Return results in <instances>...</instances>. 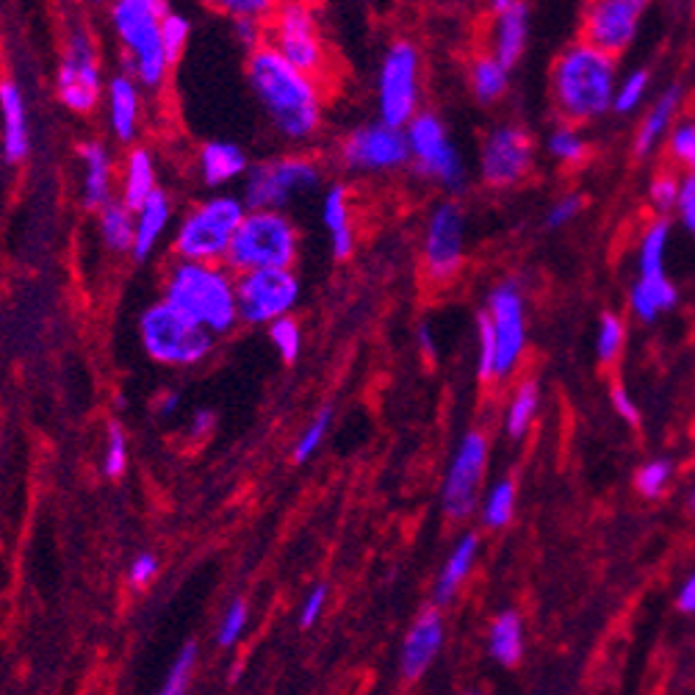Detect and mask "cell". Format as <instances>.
Here are the masks:
<instances>
[{
    "instance_id": "obj_54",
    "label": "cell",
    "mask_w": 695,
    "mask_h": 695,
    "mask_svg": "<svg viewBox=\"0 0 695 695\" xmlns=\"http://www.w3.org/2000/svg\"><path fill=\"white\" fill-rule=\"evenodd\" d=\"M651 200L660 208H671L673 203H679V186L673 183V178H660L651 186Z\"/></svg>"
},
{
    "instance_id": "obj_7",
    "label": "cell",
    "mask_w": 695,
    "mask_h": 695,
    "mask_svg": "<svg viewBox=\"0 0 695 695\" xmlns=\"http://www.w3.org/2000/svg\"><path fill=\"white\" fill-rule=\"evenodd\" d=\"M139 338L144 352L164 366H194L214 347V336L200 324L186 319L161 300L150 305L139 319Z\"/></svg>"
},
{
    "instance_id": "obj_2",
    "label": "cell",
    "mask_w": 695,
    "mask_h": 695,
    "mask_svg": "<svg viewBox=\"0 0 695 695\" xmlns=\"http://www.w3.org/2000/svg\"><path fill=\"white\" fill-rule=\"evenodd\" d=\"M164 302L200 324L211 336L228 333L239 322L236 277L219 264L178 261L169 269Z\"/></svg>"
},
{
    "instance_id": "obj_21",
    "label": "cell",
    "mask_w": 695,
    "mask_h": 695,
    "mask_svg": "<svg viewBox=\"0 0 695 695\" xmlns=\"http://www.w3.org/2000/svg\"><path fill=\"white\" fill-rule=\"evenodd\" d=\"M493 12L499 14L496 42H493L496 56L493 59L499 61L504 70H510L527 45V6L513 3V0H499V3H493Z\"/></svg>"
},
{
    "instance_id": "obj_61",
    "label": "cell",
    "mask_w": 695,
    "mask_h": 695,
    "mask_svg": "<svg viewBox=\"0 0 695 695\" xmlns=\"http://www.w3.org/2000/svg\"><path fill=\"white\" fill-rule=\"evenodd\" d=\"M693 507H695V493H693Z\"/></svg>"
},
{
    "instance_id": "obj_37",
    "label": "cell",
    "mask_w": 695,
    "mask_h": 695,
    "mask_svg": "<svg viewBox=\"0 0 695 695\" xmlns=\"http://www.w3.org/2000/svg\"><path fill=\"white\" fill-rule=\"evenodd\" d=\"M189 34H192V23H189L183 14L169 9V12L164 14V20H161V45H164L169 64L183 56L186 42H189Z\"/></svg>"
},
{
    "instance_id": "obj_4",
    "label": "cell",
    "mask_w": 695,
    "mask_h": 695,
    "mask_svg": "<svg viewBox=\"0 0 695 695\" xmlns=\"http://www.w3.org/2000/svg\"><path fill=\"white\" fill-rule=\"evenodd\" d=\"M554 89L565 114L576 120H588L607 111L615 89V67L610 56L590 45L571 48L557 64Z\"/></svg>"
},
{
    "instance_id": "obj_46",
    "label": "cell",
    "mask_w": 695,
    "mask_h": 695,
    "mask_svg": "<svg viewBox=\"0 0 695 695\" xmlns=\"http://www.w3.org/2000/svg\"><path fill=\"white\" fill-rule=\"evenodd\" d=\"M222 12H228L236 20H261L266 12H275V6L269 0H225V3H216Z\"/></svg>"
},
{
    "instance_id": "obj_32",
    "label": "cell",
    "mask_w": 695,
    "mask_h": 695,
    "mask_svg": "<svg viewBox=\"0 0 695 695\" xmlns=\"http://www.w3.org/2000/svg\"><path fill=\"white\" fill-rule=\"evenodd\" d=\"M679 100H682V89H679V86H673V89H668V92L657 100V106L648 111V117L643 120V128H640V133H637V142H635L637 156H646L648 150L654 147V142L660 139L662 131L668 128V122H671L673 111H676V106H679Z\"/></svg>"
},
{
    "instance_id": "obj_12",
    "label": "cell",
    "mask_w": 695,
    "mask_h": 695,
    "mask_svg": "<svg viewBox=\"0 0 695 695\" xmlns=\"http://www.w3.org/2000/svg\"><path fill=\"white\" fill-rule=\"evenodd\" d=\"M408 147L410 158L416 161V167L430 175V178L441 180L449 189H460L463 186V161L457 156L455 144L449 142L446 136L444 122L432 114H419L413 117L408 125Z\"/></svg>"
},
{
    "instance_id": "obj_26",
    "label": "cell",
    "mask_w": 695,
    "mask_h": 695,
    "mask_svg": "<svg viewBox=\"0 0 695 695\" xmlns=\"http://www.w3.org/2000/svg\"><path fill=\"white\" fill-rule=\"evenodd\" d=\"M84 158V203L89 208H106L111 203V158L97 142L81 144Z\"/></svg>"
},
{
    "instance_id": "obj_36",
    "label": "cell",
    "mask_w": 695,
    "mask_h": 695,
    "mask_svg": "<svg viewBox=\"0 0 695 695\" xmlns=\"http://www.w3.org/2000/svg\"><path fill=\"white\" fill-rule=\"evenodd\" d=\"M535 410H538V388H535V383H524L518 388L510 410H507V432H510V438H521L527 432Z\"/></svg>"
},
{
    "instance_id": "obj_28",
    "label": "cell",
    "mask_w": 695,
    "mask_h": 695,
    "mask_svg": "<svg viewBox=\"0 0 695 695\" xmlns=\"http://www.w3.org/2000/svg\"><path fill=\"white\" fill-rule=\"evenodd\" d=\"M322 216H324V228L330 233V241H333V255L338 261L349 258L352 252V225H349V203L347 192L341 186H330L327 194H324L322 203Z\"/></svg>"
},
{
    "instance_id": "obj_42",
    "label": "cell",
    "mask_w": 695,
    "mask_h": 695,
    "mask_svg": "<svg viewBox=\"0 0 695 695\" xmlns=\"http://www.w3.org/2000/svg\"><path fill=\"white\" fill-rule=\"evenodd\" d=\"M671 471L673 466L668 460H651L648 466H643L637 471V491L643 493V496H648V499L660 496L662 488L668 485Z\"/></svg>"
},
{
    "instance_id": "obj_22",
    "label": "cell",
    "mask_w": 695,
    "mask_h": 695,
    "mask_svg": "<svg viewBox=\"0 0 695 695\" xmlns=\"http://www.w3.org/2000/svg\"><path fill=\"white\" fill-rule=\"evenodd\" d=\"M0 114H3V153L6 161H23L28 153V128H25L23 92L14 81L0 84Z\"/></svg>"
},
{
    "instance_id": "obj_27",
    "label": "cell",
    "mask_w": 695,
    "mask_h": 695,
    "mask_svg": "<svg viewBox=\"0 0 695 695\" xmlns=\"http://www.w3.org/2000/svg\"><path fill=\"white\" fill-rule=\"evenodd\" d=\"M156 164L147 150H133L125 164V183H122V203L131 208L133 214L156 194Z\"/></svg>"
},
{
    "instance_id": "obj_11",
    "label": "cell",
    "mask_w": 695,
    "mask_h": 695,
    "mask_svg": "<svg viewBox=\"0 0 695 695\" xmlns=\"http://www.w3.org/2000/svg\"><path fill=\"white\" fill-rule=\"evenodd\" d=\"M377 95L385 125L402 128L413 122L419 103V53L410 42H396L385 53Z\"/></svg>"
},
{
    "instance_id": "obj_18",
    "label": "cell",
    "mask_w": 695,
    "mask_h": 695,
    "mask_svg": "<svg viewBox=\"0 0 695 695\" xmlns=\"http://www.w3.org/2000/svg\"><path fill=\"white\" fill-rule=\"evenodd\" d=\"M532 161V144L518 128H499L482 147V175L491 186H510L527 175Z\"/></svg>"
},
{
    "instance_id": "obj_57",
    "label": "cell",
    "mask_w": 695,
    "mask_h": 695,
    "mask_svg": "<svg viewBox=\"0 0 695 695\" xmlns=\"http://www.w3.org/2000/svg\"><path fill=\"white\" fill-rule=\"evenodd\" d=\"M211 427H214V413H208V410H197V413H194V421H192L194 438L208 435V430H211Z\"/></svg>"
},
{
    "instance_id": "obj_47",
    "label": "cell",
    "mask_w": 695,
    "mask_h": 695,
    "mask_svg": "<svg viewBox=\"0 0 695 695\" xmlns=\"http://www.w3.org/2000/svg\"><path fill=\"white\" fill-rule=\"evenodd\" d=\"M549 150H552L557 158H563V161H579V158L585 156V142H582L574 131L560 128V131L552 133Z\"/></svg>"
},
{
    "instance_id": "obj_10",
    "label": "cell",
    "mask_w": 695,
    "mask_h": 695,
    "mask_svg": "<svg viewBox=\"0 0 695 695\" xmlns=\"http://www.w3.org/2000/svg\"><path fill=\"white\" fill-rule=\"evenodd\" d=\"M239 319L247 324H272L291 313L300 300V280L291 269H261L236 280Z\"/></svg>"
},
{
    "instance_id": "obj_38",
    "label": "cell",
    "mask_w": 695,
    "mask_h": 695,
    "mask_svg": "<svg viewBox=\"0 0 695 695\" xmlns=\"http://www.w3.org/2000/svg\"><path fill=\"white\" fill-rule=\"evenodd\" d=\"M330 421H333V410L324 408L316 413V419L305 427L300 438H297V446H294V463H308L316 449L324 444L327 438V430H330Z\"/></svg>"
},
{
    "instance_id": "obj_41",
    "label": "cell",
    "mask_w": 695,
    "mask_h": 695,
    "mask_svg": "<svg viewBox=\"0 0 695 695\" xmlns=\"http://www.w3.org/2000/svg\"><path fill=\"white\" fill-rule=\"evenodd\" d=\"M125 466H128V441H125V432H122L120 424H111L108 427L106 455H103V474L114 480V477H122Z\"/></svg>"
},
{
    "instance_id": "obj_49",
    "label": "cell",
    "mask_w": 695,
    "mask_h": 695,
    "mask_svg": "<svg viewBox=\"0 0 695 695\" xmlns=\"http://www.w3.org/2000/svg\"><path fill=\"white\" fill-rule=\"evenodd\" d=\"M671 147L673 156L684 161L690 169H695V125H682L679 131L673 133Z\"/></svg>"
},
{
    "instance_id": "obj_50",
    "label": "cell",
    "mask_w": 695,
    "mask_h": 695,
    "mask_svg": "<svg viewBox=\"0 0 695 695\" xmlns=\"http://www.w3.org/2000/svg\"><path fill=\"white\" fill-rule=\"evenodd\" d=\"M158 571V560L153 557V554H139L136 560H133L131 571H128V579H131L133 588H142V585H147L153 576H156Z\"/></svg>"
},
{
    "instance_id": "obj_43",
    "label": "cell",
    "mask_w": 695,
    "mask_h": 695,
    "mask_svg": "<svg viewBox=\"0 0 695 695\" xmlns=\"http://www.w3.org/2000/svg\"><path fill=\"white\" fill-rule=\"evenodd\" d=\"M247 626V601L236 599L225 612V621L219 626V646H233Z\"/></svg>"
},
{
    "instance_id": "obj_45",
    "label": "cell",
    "mask_w": 695,
    "mask_h": 695,
    "mask_svg": "<svg viewBox=\"0 0 695 695\" xmlns=\"http://www.w3.org/2000/svg\"><path fill=\"white\" fill-rule=\"evenodd\" d=\"M646 84H648V72L646 70H637L632 72L629 78H626L624 84H621V89H618V95H615V111H629V108H635L637 103H640V97H643V92H646Z\"/></svg>"
},
{
    "instance_id": "obj_51",
    "label": "cell",
    "mask_w": 695,
    "mask_h": 695,
    "mask_svg": "<svg viewBox=\"0 0 695 695\" xmlns=\"http://www.w3.org/2000/svg\"><path fill=\"white\" fill-rule=\"evenodd\" d=\"M324 601H327V588L319 585V588L313 590L311 596L305 599V604H302V615H300L302 629H308V626H313L316 621H319V615H322L324 610Z\"/></svg>"
},
{
    "instance_id": "obj_13",
    "label": "cell",
    "mask_w": 695,
    "mask_h": 695,
    "mask_svg": "<svg viewBox=\"0 0 695 695\" xmlns=\"http://www.w3.org/2000/svg\"><path fill=\"white\" fill-rule=\"evenodd\" d=\"M100 64L92 36L84 28H75L67 39L64 61L59 70V97L72 111H92L100 100Z\"/></svg>"
},
{
    "instance_id": "obj_24",
    "label": "cell",
    "mask_w": 695,
    "mask_h": 695,
    "mask_svg": "<svg viewBox=\"0 0 695 695\" xmlns=\"http://www.w3.org/2000/svg\"><path fill=\"white\" fill-rule=\"evenodd\" d=\"M169 216H172V208H169V197L164 192H156L147 203L136 211V239H133V258L136 261H144L150 252L156 250L161 233L167 230Z\"/></svg>"
},
{
    "instance_id": "obj_52",
    "label": "cell",
    "mask_w": 695,
    "mask_h": 695,
    "mask_svg": "<svg viewBox=\"0 0 695 695\" xmlns=\"http://www.w3.org/2000/svg\"><path fill=\"white\" fill-rule=\"evenodd\" d=\"M579 208H582V200H579L576 194H571V197H563V200H560V203L554 205L552 211H549L546 225H549V228H560V225H565L568 219H574Z\"/></svg>"
},
{
    "instance_id": "obj_48",
    "label": "cell",
    "mask_w": 695,
    "mask_h": 695,
    "mask_svg": "<svg viewBox=\"0 0 695 695\" xmlns=\"http://www.w3.org/2000/svg\"><path fill=\"white\" fill-rule=\"evenodd\" d=\"M496 374V338L488 316H480V377L488 380Z\"/></svg>"
},
{
    "instance_id": "obj_31",
    "label": "cell",
    "mask_w": 695,
    "mask_h": 695,
    "mask_svg": "<svg viewBox=\"0 0 695 695\" xmlns=\"http://www.w3.org/2000/svg\"><path fill=\"white\" fill-rule=\"evenodd\" d=\"M100 233L111 250H133L136 239V214L125 203H108L100 211Z\"/></svg>"
},
{
    "instance_id": "obj_34",
    "label": "cell",
    "mask_w": 695,
    "mask_h": 695,
    "mask_svg": "<svg viewBox=\"0 0 695 695\" xmlns=\"http://www.w3.org/2000/svg\"><path fill=\"white\" fill-rule=\"evenodd\" d=\"M471 86H474V95L480 97L482 103L496 100L507 89V70L493 56L491 59L474 61V67H471Z\"/></svg>"
},
{
    "instance_id": "obj_20",
    "label": "cell",
    "mask_w": 695,
    "mask_h": 695,
    "mask_svg": "<svg viewBox=\"0 0 695 695\" xmlns=\"http://www.w3.org/2000/svg\"><path fill=\"white\" fill-rule=\"evenodd\" d=\"M441 643H444V621H441V615L435 610L421 612L419 621L413 624V629L405 637V646H402V662H399L402 679L405 682L421 679L432 665V660L438 657Z\"/></svg>"
},
{
    "instance_id": "obj_19",
    "label": "cell",
    "mask_w": 695,
    "mask_h": 695,
    "mask_svg": "<svg viewBox=\"0 0 695 695\" xmlns=\"http://www.w3.org/2000/svg\"><path fill=\"white\" fill-rule=\"evenodd\" d=\"M640 0H607L599 3L588 17V39L590 48L596 50H621L632 42L637 31V20L643 14Z\"/></svg>"
},
{
    "instance_id": "obj_9",
    "label": "cell",
    "mask_w": 695,
    "mask_h": 695,
    "mask_svg": "<svg viewBox=\"0 0 695 695\" xmlns=\"http://www.w3.org/2000/svg\"><path fill=\"white\" fill-rule=\"evenodd\" d=\"M316 183L319 167L311 158H277L247 172L241 203L250 211H280L294 194L308 192Z\"/></svg>"
},
{
    "instance_id": "obj_17",
    "label": "cell",
    "mask_w": 695,
    "mask_h": 695,
    "mask_svg": "<svg viewBox=\"0 0 695 695\" xmlns=\"http://www.w3.org/2000/svg\"><path fill=\"white\" fill-rule=\"evenodd\" d=\"M463 261V211L457 203L438 205L427 225L424 264L432 280H446L460 269Z\"/></svg>"
},
{
    "instance_id": "obj_59",
    "label": "cell",
    "mask_w": 695,
    "mask_h": 695,
    "mask_svg": "<svg viewBox=\"0 0 695 695\" xmlns=\"http://www.w3.org/2000/svg\"><path fill=\"white\" fill-rule=\"evenodd\" d=\"M679 610L695 612V574L687 579V585L679 593Z\"/></svg>"
},
{
    "instance_id": "obj_29",
    "label": "cell",
    "mask_w": 695,
    "mask_h": 695,
    "mask_svg": "<svg viewBox=\"0 0 695 695\" xmlns=\"http://www.w3.org/2000/svg\"><path fill=\"white\" fill-rule=\"evenodd\" d=\"M477 546H480L477 535H466V538L457 543L455 552H452V557L446 560L444 571H441L438 582H435V601H438V604H446V601L455 596L457 588H460V582L466 579L468 571H471V565H474Z\"/></svg>"
},
{
    "instance_id": "obj_60",
    "label": "cell",
    "mask_w": 695,
    "mask_h": 695,
    "mask_svg": "<svg viewBox=\"0 0 695 695\" xmlns=\"http://www.w3.org/2000/svg\"><path fill=\"white\" fill-rule=\"evenodd\" d=\"M419 341H421V347H424V352L432 358V355H435V341H432V330L427 327V324H421Z\"/></svg>"
},
{
    "instance_id": "obj_44",
    "label": "cell",
    "mask_w": 695,
    "mask_h": 695,
    "mask_svg": "<svg viewBox=\"0 0 695 695\" xmlns=\"http://www.w3.org/2000/svg\"><path fill=\"white\" fill-rule=\"evenodd\" d=\"M624 344V324L615 316H604L599 327V358L607 363L618 355V349Z\"/></svg>"
},
{
    "instance_id": "obj_16",
    "label": "cell",
    "mask_w": 695,
    "mask_h": 695,
    "mask_svg": "<svg viewBox=\"0 0 695 695\" xmlns=\"http://www.w3.org/2000/svg\"><path fill=\"white\" fill-rule=\"evenodd\" d=\"M488 319H491L493 338H496V377H504L516 366L524 349V305L513 283H504L488 300Z\"/></svg>"
},
{
    "instance_id": "obj_14",
    "label": "cell",
    "mask_w": 695,
    "mask_h": 695,
    "mask_svg": "<svg viewBox=\"0 0 695 695\" xmlns=\"http://www.w3.org/2000/svg\"><path fill=\"white\" fill-rule=\"evenodd\" d=\"M488 463V441L482 432H468L457 446L452 466L446 471L444 482V510L446 516L466 518L471 516L477 496H480L482 477Z\"/></svg>"
},
{
    "instance_id": "obj_58",
    "label": "cell",
    "mask_w": 695,
    "mask_h": 695,
    "mask_svg": "<svg viewBox=\"0 0 695 695\" xmlns=\"http://www.w3.org/2000/svg\"><path fill=\"white\" fill-rule=\"evenodd\" d=\"M178 408H180V396L175 394V391H167V394L158 399V416H164V419L175 416V410Z\"/></svg>"
},
{
    "instance_id": "obj_1",
    "label": "cell",
    "mask_w": 695,
    "mask_h": 695,
    "mask_svg": "<svg viewBox=\"0 0 695 695\" xmlns=\"http://www.w3.org/2000/svg\"><path fill=\"white\" fill-rule=\"evenodd\" d=\"M247 78L277 133H283L291 142H302L316 133L322 122V100L313 78L294 70L269 45L252 50L247 59Z\"/></svg>"
},
{
    "instance_id": "obj_40",
    "label": "cell",
    "mask_w": 695,
    "mask_h": 695,
    "mask_svg": "<svg viewBox=\"0 0 695 695\" xmlns=\"http://www.w3.org/2000/svg\"><path fill=\"white\" fill-rule=\"evenodd\" d=\"M194 660H197V646H194V643H186V646L180 648L175 665L169 668L167 682H164V687H161V693L158 695H186L189 693Z\"/></svg>"
},
{
    "instance_id": "obj_30",
    "label": "cell",
    "mask_w": 695,
    "mask_h": 695,
    "mask_svg": "<svg viewBox=\"0 0 695 695\" xmlns=\"http://www.w3.org/2000/svg\"><path fill=\"white\" fill-rule=\"evenodd\" d=\"M524 654V629L518 612H502L491 626V657L502 665H518Z\"/></svg>"
},
{
    "instance_id": "obj_5",
    "label": "cell",
    "mask_w": 695,
    "mask_h": 695,
    "mask_svg": "<svg viewBox=\"0 0 695 695\" xmlns=\"http://www.w3.org/2000/svg\"><path fill=\"white\" fill-rule=\"evenodd\" d=\"M244 216H247L244 203L230 194L208 197L205 203L192 208L180 222L175 236V252L180 261H192V264L225 261Z\"/></svg>"
},
{
    "instance_id": "obj_53",
    "label": "cell",
    "mask_w": 695,
    "mask_h": 695,
    "mask_svg": "<svg viewBox=\"0 0 695 695\" xmlns=\"http://www.w3.org/2000/svg\"><path fill=\"white\" fill-rule=\"evenodd\" d=\"M679 208H682L687 228L695 233V175H690V178L679 186Z\"/></svg>"
},
{
    "instance_id": "obj_15",
    "label": "cell",
    "mask_w": 695,
    "mask_h": 695,
    "mask_svg": "<svg viewBox=\"0 0 695 695\" xmlns=\"http://www.w3.org/2000/svg\"><path fill=\"white\" fill-rule=\"evenodd\" d=\"M341 156L349 169H360V172L402 167L410 158L408 133H402V128H391L385 122L366 125L344 142Z\"/></svg>"
},
{
    "instance_id": "obj_25",
    "label": "cell",
    "mask_w": 695,
    "mask_h": 695,
    "mask_svg": "<svg viewBox=\"0 0 695 695\" xmlns=\"http://www.w3.org/2000/svg\"><path fill=\"white\" fill-rule=\"evenodd\" d=\"M200 172L208 186H225L247 172V156L239 144L208 142L200 150Z\"/></svg>"
},
{
    "instance_id": "obj_56",
    "label": "cell",
    "mask_w": 695,
    "mask_h": 695,
    "mask_svg": "<svg viewBox=\"0 0 695 695\" xmlns=\"http://www.w3.org/2000/svg\"><path fill=\"white\" fill-rule=\"evenodd\" d=\"M612 402H615V408H618V413H621V416H624L626 421H632V424H637L635 402L629 399V394H626L624 388H615V391H612Z\"/></svg>"
},
{
    "instance_id": "obj_33",
    "label": "cell",
    "mask_w": 695,
    "mask_h": 695,
    "mask_svg": "<svg viewBox=\"0 0 695 695\" xmlns=\"http://www.w3.org/2000/svg\"><path fill=\"white\" fill-rule=\"evenodd\" d=\"M676 305V288L662 280V283H640L632 288V308L643 322H654L662 311H671Z\"/></svg>"
},
{
    "instance_id": "obj_39",
    "label": "cell",
    "mask_w": 695,
    "mask_h": 695,
    "mask_svg": "<svg viewBox=\"0 0 695 695\" xmlns=\"http://www.w3.org/2000/svg\"><path fill=\"white\" fill-rule=\"evenodd\" d=\"M269 338H272V344H275V349L280 352V358L286 360V363H294V360L300 358L302 330H300V324H297V319L283 316V319H277V322L269 324Z\"/></svg>"
},
{
    "instance_id": "obj_55",
    "label": "cell",
    "mask_w": 695,
    "mask_h": 695,
    "mask_svg": "<svg viewBox=\"0 0 695 695\" xmlns=\"http://www.w3.org/2000/svg\"><path fill=\"white\" fill-rule=\"evenodd\" d=\"M233 31H236V36H239L247 48H261V45H258V42H261V25L255 23V20H236V23H233Z\"/></svg>"
},
{
    "instance_id": "obj_6",
    "label": "cell",
    "mask_w": 695,
    "mask_h": 695,
    "mask_svg": "<svg viewBox=\"0 0 695 695\" xmlns=\"http://www.w3.org/2000/svg\"><path fill=\"white\" fill-rule=\"evenodd\" d=\"M167 12L169 6L161 0H120L111 9L114 31L144 86H161L167 75L169 61L161 45V20Z\"/></svg>"
},
{
    "instance_id": "obj_35",
    "label": "cell",
    "mask_w": 695,
    "mask_h": 695,
    "mask_svg": "<svg viewBox=\"0 0 695 695\" xmlns=\"http://www.w3.org/2000/svg\"><path fill=\"white\" fill-rule=\"evenodd\" d=\"M513 507H516V485H513V480L496 482L491 493H488V499H485L482 518L493 529L507 527L510 518H513Z\"/></svg>"
},
{
    "instance_id": "obj_3",
    "label": "cell",
    "mask_w": 695,
    "mask_h": 695,
    "mask_svg": "<svg viewBox=\"0 0 695 695\" xmlns=\"http://www.w3.org/2000/svg\"><path fill=\"white\" fill-rule=\"evenodd\" d=\"M300 236L294 222L280 211H247L230 244L228 266L241 275L261 269H291Z\"/></svg>"
},
{
    "instance_id": "obj_8",
    "label": "cell",
    "mask_w": 695,
    "mask_h": 695,
    "mask_svg": "<svg viewBox=\"0 0 695 695\" xmlns=\"http://www.w3.org/2000/svg\"><path fill=\"white\" fill-rule=\"evenodd\" d=\"M269 48L308 78H319L327 70L322 31L311 9L302 3L277 6L269 25Z\"/></svg>"
},
{
    "instance_id": "obj_23",
    "label": "cell",
    "mask_w": 695,
    "mask_h": 695,
    "mask_svg": "<svg viewBox=\"0 0 695 695\" xmlns=\"http://www.w3.org/2000/svg\"><path fill=\"white\" fill-rule=\"evenodd\" d=\"M108 120L120 142H131L139 128V89L128 75H117L108 84Z\"/></svg>"
}]
</instances>
